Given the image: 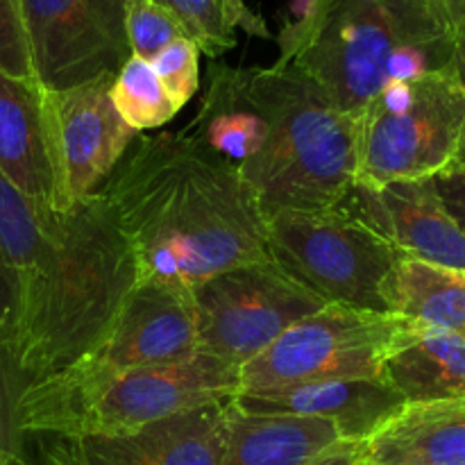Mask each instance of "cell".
Here are the masks:
<instances>
[{"instance_id": "cell-3", "label": "cell", "mask_w": 465, "mask_h": 465, "mask_svg": "<svg viewBox=\"0 0 465 465\" xmlns=\"http://www.w3.org/2000/svg\"><path fill=\"white\" fill-rule=\"evenodd\" d=\"M243 86L266 136L239 173L263 218L339 207L357 182L359 116L336 107L293 64L243 68Z\"/></svg>"}, {"instance_id": "cell-12", "label": "cell", "mask_w": 465, "mask_h": 465, "mask_svg": "<svg viewBox=\"0 0 465 465\" xmlns=\"http://www.w3.org/2000/svg\"><path fill=\"white\" fill-rule=\"evenodd\" d=\"M114 77L44 91L54 168L66 204L95 193L136 139L112 103Z\"/></svg>"}, {"instance_id": "cell-21", "label": "cell", "mask_w": 465, "mask_h": 465, "mask_svg": "<svg viewBox=\"0 0 465 465\" xmlns=\"http://www.w3.org/2000/svg\"><path fill=\"white\" fill-rule=\"evenodd\" d=\"M386 313L465 339V272L416 257L395 262L381 289Z\"/></svg>"}, {"instance_id": "cell-23", "label": "cell", "mask_w": 465, "mask_h": 465, "mask_svg": "<svg viewBox=\"0 0 465 465\" xmlns=\"http://www.w3.org/2000/svg\"><path fill=\"white\" fill-rule=\"evenodd\" d=\"M125 27L134 57L153 62L168 44L182 39L186 27L162 0H127Z\"/></svg>"}, {"instance_id": "cell-10", "label": "cell", "mask_w": 465, "mask_h": 465, "mask_svg": "<svg viewBox=\"0 0 465 465\" xmlns=\"http://www.w3.org/2000/svg\"><path fill=\"white\" fill-rule=\"evenodd\" d=\"M127 0H21L32 75L44 91L116 77L132 57Z\"/></svg>"}, {"instance_id": "cell-32", "label": "cell", "mask_w": 465, "mask_h": 465, "mask_svg": "<svg viewBox=\"0 0 465 465\" xmlns=\"http://www.w3.org/2000/svg\"><path fill=\"white\" fill-rule=\"evenodd\" d=\"M361 450L363 443H359V440H341L334 448L304 465H357L361 459Z\"/></svg>"}, {"instance_id": "cell-14", "label": "cell", "mask_w": 465, "mask_h": 465, "mask_svg": "<svg viewBox=\"0 0 465 465\" xmlns=\"http://www.w3.org/2000/svg\"><path fill=\"white\" fill-rule=\"evenodd\" d=\"M400 254L465 272V236L445 209L434 177L354 184L339 204Z\"/></svg>"}, {"instance_id": "cell-31", "label": "cell", "mask_w": 465, "mask_h": 465, "mask_svg": "<svg viewBox=\"0 0 465 465\" xmlns=\"http://www.w3.org/2000/svg\"><path fill=\"white\" fill-rule=\"evenodd\" d=\"M216 3L221 5L223 12L230 16L232 25H234L236 30L241 27V30H245L248 35L259 36V39H268V36H271L266 21H263L257 12H252L243 0H216Z\"/></svg>"}, {"instance_id": "cell-8", "label": "cell", "mask_w": 465, "mask_h": 465, "mask_svg": "<svg viewBox=\"0 0 465 465\" xmlns=\"http://www.w3.org/2000/svg\"><path fill=\"white\" fill-rule=\"evenodd\" d=\"M402 318L325 304L243 363L239 391H272L341 380H384V359Z\"/></svg>"}, {"instance_id": "cell-9", "label": "cell", "mask_w": 465, "mask_h": 465, "mask_svg": "<svg viewBox=\"0 0 465 465\" xmlns=\"http://www.w3.org/2000/svg\"><path fill=\"white\" fill-rule=\"evenodd\" d=\"M198 350L243 366L291 325L325 307L272 262L248 263L193 286Z\"/></svg>"}, {"instance_id": "cell-30", "label": "cell", "mask_w": 465, "mask_h": 465, "mask_svg": "<svg viewBox=\"0 0 465 465\" xmlns=\"http://www.w3.org/2000/svg\"><path fill=\"white\" fill-rule=\"evenodd\" d=\"M14 325H16V282L0 252V341L12 352Z\"/></svg>"}, {"instance_id": "cell-25", "label": "cell", "mask_w": 465, "mask_h": 465, "mask_svg": "<svg viewBox=\"0 0 465 465\" xmlns=\"http://www.w3.org/2000/svg\"><path fill=\"white\" fill-rule=\"evenodd\" d=\"M200 54L203 53H200L198 44L189 36H182V39L168 44L150 62L166 94L180 109L200 89Z\"/></svg>"}, {"instance_id": "cell-2", "label": "cell", "mask_w": 465, "mask_h": 465, "mask_svg": "<svg viewBox=\"0 0 465 465\" xmlns=\"http://www.w3.org/2000/svg\"><path fill=\"white\" fill-rule=\"evenodd\" d=\"M103 191L134 254L139 280L203 284L272 262L266 218L232 163L184 132L136 136Z\"/></svg>"}, {"instance_id": "cell-15", "label": "cell", "mask_w": 465, "mask_h": 465, "mask_svg": "<svg viewBox=\"0 0 465 465\" xmlns=\"http://www.w3.org/2000/svg\"><path fill=\"white\" fill-rule=\"evenodd\" d=\"M234 409L257 416H302L334 422L345 440L366 443L404 400L386 380H341L272 391H239Z\"/></svg>"}, {"instance_id": "cell-17", "label": "cell", "mask_w": 465, "mask_h": 465, "mask_svg": "<svg viewBox=\"0 0 465 465\" xmlns=\"http://www.w3.org/2000/svg\"><path fill=\"white\" fill-rule=\"evenodd\" d=\"M359 465H465V398L404 404L363 443Z\"/></svg>"}, {"instance_id": "cell-18", "label": "cell", "mask_w": 465, "mask_h": 465, "mask_svg": "<svg viewBox=\"0 0 465 465\" xmlns=\"http://www.w3.org/2000/svg\"><path fill=\"white\" fill-rule=\"evenodd\" d=\"M384 380L404 404L465 398V339L404 321L384 359Z\"/></svg>"}, {"instance_id": "cell-36", "label": "cell", "mask_w": 465, "mask_h": 465, "mask_svg": "<svg viewBox=\"0 0 465 465\" xmlns=\"http://www.w3.org/2000/svg\"><path fill=\"white\" fill-rule=\"evenodd\" d=\"M357 465H359V463H357Z\"/></svg>"}, {"instance_id": "cell-26", "label": "cell", "mask_w": 465, "mask_h": 465, "mask_svg": "<svg viewBox=\"0 0 465 465\" xmlns=\"http://www.w3.org/2000/svg\"><path fill=\"white\" fill-rule=\"evenodd\" d=\"M30 380L14 361L7 345L0 341V457L23 454L25 439L16 430V407Z\"/></svg>"}, {"instance_id": "cell-5", "label": "cell", "mask_w": 465, "mask_h": 465, "mask_svg": "<svg viewBox=\"0 0 465 465\" xmlns=\"http://www.w3.org/2000/svg\"><path fill=\"white\" fill-rule=\"evenodd\" d=\"M454 62V21L431 0H321L295 68L359 116L395 80Z\"/></svg>"}, {"instance_id": "cell-28", "label": "cell", "mask_w": 465, "mask_h": 465, "mask_svg": "<svg viewBox=\"0 0 465 465\" xmlns=\"http://www.w3.org/2000/svg\"><path fill=\"white\" fill-rule=\"evenodd\" d=\"M321 0H291L289 21L284 23L280 32V59L275 64H289L293 59L295 50L300 48L302 39L307 36L309 27L313 25Z\"/></svg>"}, {"instance_id": "cell-29", "label": "cell", "mask_w": 465, "mask_h": 465, "mask_svg": "<svg viewBox=\"0 0 465 465\" xmlns=\"http://www.w3.org/2000/svg\"><path fill=\"white\" fill-rule=\"evenodd\" d=\"M445 209L465 236V159H457L434 175Z\"/></svg>"}, {"instance_id": "cell-13", "label": "cell", "mask_w": 465, "mask_h": 465, "mask_svg": "<svg viewBox=\"0 0 465 465\" xmlns=\"http://www.w3.org/2000/svg\"><path fill=\"white\" fill-rule=\"evenodd\" d=\"M193 352H198L193 291L173 282L136 280L107 334L82 361L130 371L180 361Z\"/></svg>"}, {"instance_id": "cell-22", "label": "cell", "mask_w": 465, "mask_h": 465, "mask_svg": "<svg viewBox=\"0 0 465 465\" xmlns=\"http://www.w3.org/2000/svg\"><path fill=\"white\" fill-rule=\"evenodd\" d=\"M112 103L123 121L139 134L173 121L180 107L171 100L157 73L145 59L132 54L112 84Z\"/></svg>"}, {"instance_id": "cell-24", "label": "cell", "mask_w": 465, "mask_h": 465, "mask_svg": "<svg viewBox=\"0 0 465 465\" xmlns=\"http://www.w3.org/2000/svg\"><path fill=\"white\" fill-rule=\"evenodd\" d=\"M186 27L189 39L207 57H221L236 45V27L216 0H162Z\"/></svg>"}, {"instance_id": "cell-33", "label": "cell", "mask_w": 465, "mask_h": 465, "mask_svg": "<svg viewBox=\"0 0 465 465\" xmlns=\"http://www.w3.org/2000/svg\"><path fill=\"white\" fill-rule=\"evenodd\" d=\"M454 68L465 82V16L454 21ZM459 159H465V143Z\"/></svg>"}, {"instance_id": "cell-20", "label": "cell", "mask_w": 465, "mask_h": 465, "mask_svg": "<svg viewBox=\"0 0 465 465\" xmlns=\"http://www.w3.org/2000/svg\"><path fill=\"white\" fill-rule=\"evenodd\" d=\"M341 440L339 427L322 418L257 416L230 404V431L218 465H304Z\"/></svg>"}, {"instance_id": "cell-1", "label": "cell", "mask_w": 465, "mask_h": 465, "mask_svg": "<svg viewBox=\"0 0 465 465\" xmlns=\"http://www.w3.org/2000/svg\"><path fill=\"white\" fill-rule=\"evenodd\" d=\"M0 252L16 282L12 357L30 381L89 354L139 280L103 191L53 209L0 175Z\"/></svg>"}, {"instance_id": "cell-4", "label": "cell", "mask_w": 465, "mask_h": 465, "mask_svg": "<svg viewBox=\"0 0 465 465\" xmlns=\"http://www.w3.org/2000/svg\"><path fill=\"white\" fill-rule=\"evenodd\" d=\"M234 363L193 352L163 366L109 371L86 361L35 380L16 407L25 436L130 434L166 418L227 402L239 393Z\"/></svg>"}, {"instance_id": "cell-16", "label": "cell", "mask_w": 465, "mask_h": 465, "mask_svg": "<svg viewBox=\"0 0 465 465\" xmlns=\"http://www.w3.org/2000/svg\"><path fill=\"white\" fill-rule=\"evenodd\" d=\"M0 175L25 198L66 209L50 145L44 91L0 71Z\"/></svg>"}, {"instance_id": "cell-6", "label": "cell", "mask_w": 465, "mask_h": 465, "mask_svg": "<svg viewBox=\"0 0 465 465\" xmlns=\"http://www.w3.org/2000/svg\"><path fill=\"white\" fill-rule=\"evenodd\" d=\"M463 143L465 82L454 62L389 82L359 114L354 184L434 177L457 162Z\"/></svg>"}, {"instance_id": "cell-11", "label": "cell", "mask_w": 465, "mask_h": 465, "mask_svg": "<svg viewBox=\"0 0 465 465\" xmlns=\"http://www.w3.org/2000/svg\"><path fill=\"white\" fill-rule=\"evenodd\" d=\"M230 431V400L112 436H25L35 465H218Z\"/></svg>"}, {"instance_id": "cell-19", "label": "cell", "mask_w": 465, "mask_h": 465, "mask_svg": "<svg viewBox=\"0 0 465 465\" xmlns=\"http://www.w3.org/2000/svg\"><path fill=\"white\" fill-rule=\"evenodd\" d=\"M182 132L236 171L262 150L266 123L245 94L243 68L212 62L200 112Z\"/></svg>"}, {"instance_id": "cell-7", "label": "cell", "mask_w": 465, "mask_h": 465, "mask_svg": "<svg viewBox=\"0 0 465 465\" xmlns=\"http://www.w3.org/2000/svg\"><path fill=\"white\" fill-rule=\"evenodd\" d=\"M275 266L325 304L386 313L381 289L402 254L343 207L266 218Z\"/></svg>"}, {"instance_id": "cell-27", "label": "cell", "mask_w": 465, "mask_h": 465, "mask_svg": "<svg viewBox=\"0 0 465 465\" xmlns=\"http://www.w3.org/2000/svg\"><path fill=\"white\" fill-rule=\"evenodd\" d=\"M0 71L18 80H35L23 30L21 0H0Z\"/></svg>"}, {"instance_id": "cell-34", "label": "cell", "mask_w": 465, "mask_h": 465, "mask_svg": "<svg viewBox=\"0 0 465 465\" xmlns=\"http://www.w3.org/2000/svg\"><path fill=\"white\" fill-rule=\"evenodd\" d=\"M431 3L439 5L452 21L465 16V0H431Z\"/></svg>"}, {"instance_id": "cell-35", "label": "cell", "mask_w": 465, "mask_h": 465, "mask_svg": "<svg viewBox=\"0 0 465 465\" xmlns=\"http://www.w3.org/2000/svg\"><path fill=\"white\" fill-rule=\"evenodd\" d=\"M0 465H35L25 454H5L0 457Z\"/></svg>"}]
</instances>
